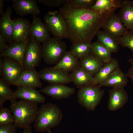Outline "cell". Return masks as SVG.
I'll list each match as a JSON object with an SVG mask.
<instances>
[{"instance_id":"obj_1","label":"cell","mask_w":133,"mask_h":133,"mask_svg":"<svg viewBox=\"0 0 133 133\" xmlns=\"http://www.w3.org/2000/svg\"><path fill=\"white\" fill-rule=\"evenodd\" d=\"M66 24L67 37L72 43H91L111 13L101 14L90 8L74 7L66 3L59 10Z\"/></svg>"},{"instance_id":"obj_29","label":"cell","mask_w":133,"mask_h":133,"mask_svg":"<svg viewBox=\"0 0 133 133\" xmlns=\"http://www.w3.org/2000/svg\"><path fill=\"white\" fill-rule=\"evenodd\" d=\"M91 44L84 42L73 43L70 51L75 57L81 59L91 53Z\"/></svg>"},{"instance_id":"obj_15","label":"cell","mask_w":133,"mask_h":133,"mask_svg":"<svg viewBox=\"0 0 133 133\" xmlns=\"http://www.w3.org/2000/svg\"><path fill=\"white\" fill-rule=\"evenodd\" d=\"M12 7L16 13L21 17L28 14L39 15L40 10L35 0H13Z\"/></svg>"},{"instance_id":"obj_17","label":"cell","mask_w":133,"mask_h":133,"mask_svg":"<svg viewBox=\"0 0 133 133\" xmlns=\"http://www.w3.org/2000/svg\"><path fill=\"white\" fill-rule=\"evenodd\" d=\"M31 36L40 43H43L50 38V32L41 19L33 16L31 28Z\"/></svg>"},{"instance_id":"obj_23","label":"cell","mask_w":133,"mask_h":133,"mask_svg":"<svg viewBox=\"0 0 133 133\" xmlns=\"http://www.w3.org/2000/svg\"><path fill=\"white\" fill-rule=\"evenodd\" d=\"M119 66L117 60L112 58L109 63H104L98 72L93 77L91 84L99 85L114 70Z\"/></svg>"},{"instance_id":"obj_34","label":"cell","mask_w":133,"mask_h":133,"mask_svg":"<svg viewBox=\"0 0 133 133\" xmlns=\"http://www.w3.org/2000/svg\"><path fill=\"white\" fill-rule=\"evenodd\" d=\"M66 0H38V2L49 7H58L66 2Z\"/></svg>"},{"instance_id":"obj_27","label":"cell","mask_w":133,"mask_h":133,"mask_svg":"<svg viewBox=\"0 0 133 133\" xmlns=\"http://www.w3.org/2000/svg\"><path fill=\"white\" fill-rule=\"evenodd\" d=\"M96 35L98 41L106 48L111 53L117 51L119 44L114 37L104 31H99Z\"/></svg>"},{"instance_id":"obj_39","label":"cell","mask_w":133,"mask_h":133,"mask_svg":"<svg viewBox=\"0 0 133 133\" xmlns=\"http://www.w3.org/2000/svg\"><path fill=\"white\" fill-rule=\"evenodd\" d=\"M21 133H33L31 126L30 125L24 128Z\"/></svg>"},{"instance_id":"obj_37","label":"cell","mask_w":133,"mask_h":133,"mask_svg":"<svg viewBox=\"0 0 133 133\" xmlns=\"http://www.w3.org/2000/svg\"><path fill=\"white\" fill-rule=\"evenodd\" d=\"M127 61L131 64V66L126 74L128 77L130 78L133 83V58H130Z\"/></svg>"},{"instance_id":"obj_10","label":"cell","mask_w":133,"mask_h":133,"mask_svg":"<svg viewBox=\"0 0 133 133\" xmlns=\"http://www.w3.org/2000/svg\"><path fill=\"white\" fill-rule=\"evenodd\" d=\"M40 79L50 84H66L72 81L69 74L53 67L44 68L39 72Z\"/></svg>"},{"instance_id":"obj_4","label":"cell","mask_w":133,"mask_h":133,"mask_svg":"<svg viewBox=\"0 0 133 133\" xmlns=\"http://www.w3.org/2000/svg\"><path fill=\"white\" fill-rule=\"evenodd\" d=\"M104 92L99 85L90 84L83 86L78 91V101L87 110L94 111L100 102Z\"/></svg>"},{"instance_id":"obj_3","label":"cell","mask_w":133,"mask_h":133,"mask_svg":"<svg viewBox=\"0 0 133 133\" xmlns=\"http://www.w3.org/2000/svg\"><path fill=\"white\" fill-rule=\"evenodd\" d=\"M37 104L23 100L11 102L10 109L17 128L24 129L34 121L39 109Z\"/></svg>"},{"instance_id":"obj_38","label":"cell","mask_w":133,"mask_h":133,"mask_svg":"<svg viewBox=\"0 0 133 133\" xmlns=\"http://www.w3.org/2000/svg\"><path fill=\"white\" fill-rule=\"evenodd\" d=\"M4 0H0V14L2 16L4 14Z\"/></svg>"},{"instance_id":"obj_19","label":"cell","mask_w":133,"mask_h":133,"mask_svg":"<svg viewBox=\"0 0 133 133\" xmlns=\"http://www.w3.org/2000/svg\"><path fill=\"white\" fill-rule=\"evenodd\" d=\"M12 13L11 8L9 6L0 20V35L9 44L13 42V21L11 19Z\"/></svg>"},{"instance_id":"obj_2","label":"cell","mask_w":133,"mask_h":133,"mask_svg":"<svg viewBox=\"0 0 133 133\" xmlns=\"http://www.w3.org/2000/svg\"><path fill=\"white\" fill-rule=\"evenodd\" d=\"M62 118V111L57 105L50 102L43 104L39 109L34 128L38 132H47L59 125Z\"/></svg>"},{"instance_id":"obj_20","label":"cell","mask_w":133,"mask_h":133,"mask_svg":"<svg viewBox=\"0 0 133 133\" xmlns=\"http://www.w3.org/2000/svg\"><path fill=\"white\" fill-rule=\"evenodd\" d=\"M126 74L121 70L119 66L113 71L107 78L99 86L100 87H111L113 88H124L128 80Z\"/></svg>"},{"instance_id":"obj_21","label":"cell","mask_w":133,"mask_h":133,"mask_svg":"<svg viewBox=\"0 0 133 133\" xmlns=\"http://www.w3.org/2000/svg\"><path fill=\"white\" fill-rule=\"evenodd\" d=\"M118 14L121 21L128 30L133 31V1L122 0Z\"/></svg>"},{"instance_id":"obj_41","label":"cell","mask_w":133,"mask_h":133,"mask_svg":"<svg viewBox=\"0 0 133 133\" xmlns=\"http://www.w3.org/2000/svg\"><path fill=\"white\" fill-rule=\"evenodd\" d=\"M48 133H53L50 130H49L47 131Z\"/></svg>"},{"instance_id":"obj_30","label":"cell","mask_w":133,"mask_h":133,"mask_svg":"<svg viewBox=\"0 0 133 133\" xmlns=\"http://www.w3.org/2000/svg\"><path fill=\"white\" fill-rule=\"evenodd\" d=\"M8 84L2 78L0 79V98L11 102L16 100L15 92L9 87Z\"/></svg>"},{"instance_id":"obj_24","label":"cell","mask_w":133,"mask_h":133,"mask_svg":"<svg viewBox=\"0 0 133 133\" xmlns=\"http://www.w3.org/2000/svg\"><path fill=\"white\" fill-rule=\"evenodd\" d=\"M79 60L75 57L70 51H67L54 67L68 74L71 72L79 66Z\"/></svg>"},{"instance_id":"obj_11","label":"cell","mask_w":133,"mask_h":133,"mask_svg":"<svg viewBox=\"0 0 133 133\" xmlns=\"http://www.w3.org/2000/svg\"><path fill=\"white\" fill-rule=\"evenodd\" d=\"M13 42L19 43L29 38L31 24L25 18L18 17L13 20Z\"/></svg>"},{"instance_id":"obj_12","label":"cell","mask_w":133,"mask_h":133,"mask_svg":"<svg viewBox=\"0 0 133 133\" xmlns=\"http://www.w3.org/2000/svg\"><path fill=\"white\" fill-rule=\"evenodd\" d=\"M52 98L61 100L69 98L74 94L75 90L64 84H50L45 87L38 91Z\"/></svg>"},{"instance_id":"obj_22","label":"cell","mask_w":133,"mask_h":133,"mask_svg":"<svg viewBox=\"0 0 133 133\" xmlns=\"http://www.w3.org/2000/svg\"><path fill=\"white\" fill-rule=\"evenodd\" d=\"M104 63L91 53L80 60V66L84 70L94 76Z\"/></svg>"},{"instance_id":"obj_40","label":"cell","mask_w":133,"mask_h":133,"mask_svg":"<svg viewBox=\"0 0 133 133\" xmlns=\"http://www.w3.org/2000/svg\"><path fill=\"white\" fill-rule=\"evenodd\" d=\"M4 65L3 59L0 57V75L2 76L4 69Z\"/></svg>"},{"instance_id":"obj_35","label":"cell","mask_w":133,"mask_h":133,"mask_svg":"<svg viewBox=\"0 0 133 133\" xmlns=\"http://www.w3.org/2000/svg\"><path fill=\"white\" fill-rule=\"evenodd\" d=\"M17 128L15 123L10 125H0V133H16Z\"/></svg>"},{"instance_id":"obj_32","label":"cell","mask_w":133,"mask_h":133,"mask_svg":"<svg viewBox=\"0 0 133 133\" xmlns=\"http://www.w3.org/2000/svg\"><path fill=\"white\" fill-rule=\"evenodd\" d=\"M117 41L122 47L129 48L133 52V31H127Z\"/></svg>"},{"instance_id":"obj_9","label":"cell","mask_w":133,"mask_h":133,"mask_svg":"<svg viewBox=\"0 0 133 133\" xmlns=\"http://www.w3.org/2000/svg\"><path fill=\"white\" fill-rule=\"evenodd\" d=\"M4 58L2 78L8 85H13L25 69L22 65L15 60L9 58Z\"/></svg>"},{"instance_id":"obj_28","label":"cell","mask_w":133,"mask_h":133,"mask_svg":"<svg viewBox=\"0 0 133 133\" xmlns=\"http://www.w3.org/2000/svg\"><path fill=\"white\" fill-rule=\"evenodd\" d=\"M91 53L104 63H109L112 59L111 53L98 41L91 43Z\"/></svg>"},{"instance_id":"obj_26","label":"cell","mask_w":133,"mask_h":133,"mask_svg":"<svg viewBox=\"0 0 133 133\" xmlns=\"http://www.w3.org/2000/svg\"><path fill=\"white\" fill-rule=\"evenodd\" d=\"M121 0H96L90 9L101 14L112 13L120 7Z\"/></svg>"},{"instance_id":"obj_14","label":"cell","mask_w":133,"mask_h":133,"mask_svg":"<svg viewBox=\"0 0 133 133\" xmlns=\"http://www.w3.org/2000/svg\"><path fill=\"white\" fill-rule=\"evenodd\" d=\"M13 85L35 88L41 87L43 84L40 81L39 73L34 69H25L18 79Z\"/></svg>"},{"instance_id":"obj_25","label":"cell","mask_w":133,"mask_h":133,"mask_svg":"<svg viewBox=\"0 0 133 133\" xmlns=\"http://www.w3.org/2000/svg\"><path fill=\"white\" fill-rule=\"evenodd\" d=\"M69 75L72 82L78 88L92 84L93 77L84 70L80 65Z\"/></svg>"},{"instance_id":"obj_33","label":"cell","mask_w":133,"mask_h":133,"mask_svg":"<svg viewBox=\"0 0 133 133\" xmlns=\"http://www.w3.org/2000/svg\"><path fill=\"white\" fill-rule=\"evenodd\" d=\"M96 0H66V3L74 7L91 8Z\"/></svg>"},{"instance_id":"obj_6","label":"cell","mask_w":133,"mask_h":133,"mask_svg":"<svg viewBox=\"0 0 133 133\" xmlns=\"http://www.w3.org/2000/svg\"><path fill=\"white\" fill-rule=\"evenodd\" d=\"M44 23L53 37L62 39L67 37V26L63 16L59 11H50L44 17Z\"/></svg>"},{"instance_id":"obj_31","label":"cell","mask_w":133,"mask_h":133,"mask_svg":"<svg viewBox=\"0 0 133 133\" xmlns=\"http://www.w3.org/2000/svg\"><path fill=\"white\" fill-rule=\"evenodd\" d=\"M14 122V117L10 109L3 107L0 108V125H10Z\"/></svg>"},{"instance_id":"obj_7","label":"cell","mask_w":133,"mask_h":133,"mask_svg":"<svg viewBox=\"0 0 133 133\" xmlns=\"http://www.w3.org/2000/svg\"><path fill=\"white\" fill-rule=\"evenodd\" d=\"M40 43L30 36L24 58L23 65L24 69H34L38 66L42 58Z\"/></svg>"},{"instance_id":"obj_5","label":"cell","mask_w":133,"mask_h":133,"mask_svg":"<svg viewBox=\"0 0 133 133\" xmlns=\"http://www.w3.org/2000/svg\"><path fill=\"white\" fill-rule=\"evenodd\" d=\"M42 46V58L49 65L57 64L67 51L65 43L54 37L43 43Z\"/></svg>"},{"instance_id":"obj_8","label":"cell","mask_w":133,"mask_h":133,"mask_svg":"<svg viewBox=\"0 0 133 133\" xmlns=\"http://www.w3.org/2000/svg\"><path fill=\"white\" fill-rule=\"evenodd\" d=\"M116 41L128 30L123 24L118 14L113 13L105 20L101 27Z\"/></svg>"},{"instance_id":"obj_36","label":"cell","mask_w":133,"mask_h":133,"mask_svg":"<svg viewBox=\"0 0 133 133\" xmlns=\"http://www.w3.org/2000/svg\"><path fill=\"white\" fill-rule=\"evenodd\" d=\"M5 39L0 35V54L8 47V45Z\"/></svg>"},{"instance_id":"obj_18","label":"cell","mask_w":133,"mask_h":133,"mask_svg":"<svg viewBox=\"0 0 133 133\" xmlns=\"http://www.w3.org/2000/svg\"><path fill=\"white\" fill-rule=\"evenodd\" d=\"M108 109L115 111L122 108L127 102L128 97L124 88H113L109 91Z\"/></svg>"},{"instance_id":"obj_16","label":"cell","mask_w":133,"mask_h":133,"mask_svg":"<svg viewBox=\"0 0 133 133\" xmlns=\"http://www.w3.org/2000/svg\"><path fill=\"white\" fill-rule=\"evenodd\" d=\"M17 87L15 92L17 99L26 100L37 103H43L45 102V97L35 88L26 86Z\"/></svg>"},{"instance_id":"obj_13","label":"cell","mask_w":133,"mask_h":133,"mask_svg":"<svg viewBox=\"0 0 133 133\" xmlns=\"http://www.w3.org/2000/svg\"><path fill=\"white\" fill-rule=\"evenodd\" d=\"M29 40V38L22 42H13L9 44L7 48L0 54V57L12 59L23 66L24 56Z\"/></svg>"}]
</instances>
